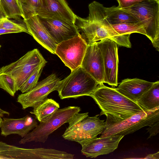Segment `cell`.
Instances as JSON below:
<instances>
[{"label": "cell", "mask_w": 159, "mask_h": 159, "mask_svg": "<svg viewBox=\"0 0 159 159\" xmlns=\"http://www.w3.org/2000/svg\"><path fill=\"white\" fill-rule=\"evenodd\" d=\"M89 15L86 18L77 16L75 24L82 38L88 45L106 39H110L121 46L130 48V34L120 35L105 18L102 4L93 1L89 5Z\"/></svg>", "instance_id": "cell-1"}, {"label": "cell", "mask_w": 159, "mask_h": 159, "mask_svg": "<svg viewBox=\"0 0 159 159\" xmlns=\"http://www.w3.org/2000/svg\"><path fill=\"white\" fill-rule=\"evenodd\" d=\"M89 96L101 110L100 115H109L115 119H126L144 111L137 102L118 92L115 88L99 84Z\"/></svg>", "instance_id": "cell-2"}, {"label": "cell", "mask_w": 159, "mask_h": 159, "mask_svg": "<svg viewBox=\"0 0 159 159\" xmlns=\"http://www.w3.org/2000/svg\"><path fill=\"white\" fill-rule=\"evenodd\" d=\"M88 114H76L68 123L69 125L62 136L63 138L81 145L101 134L106 127V122L100 119L99 115L89 117Z\"/></svg>", "instance_id": "cell-3"}, {"label": "cell", "mask_w": 159, "mask_h": 159, "mask_svg": "<svg viewBox=\"0 0 159 159\" xmlns=\"http://www.w3.org/2000/svg\"><path fill=\"white\" fill-rule=\"evenodd\" d=\"M106 127L100 137L103 138L131 134L145 127L150 126L159 120V108L152 111L145 110L124 120L115 119L109 115Z\"/></svg>", "instance_id": "cell-4"}, {"label": "cell", "mask_w": 159, "mask_h": 159, "mask_svg": "<svg viewBox=\"0 0 159 159\" xmlns=\"http://www.w3.org/2000/svg\"><path fill=\"white\" fill-rule=\"evenodd\" d=\"M122 9L132 14L143 25L146 36L159 51V0H144L130 7Z\"/></svg>", "instance_id": "cell-5"}, {"label": "cell", "mask_w": 159, "mask_h": 159, "mask_svg": "<svg viewBox=\"0 0 159 159\" xmlns=\"http://www.w3.org/2000/svg\"><path fill=\"white\" fill-rule=\"evenodd\" d=\"M99 84L80 66L71 71L68 76L61 80L57 91L61 99L76 98L84 96H89Z\"/></svg>", "instance_id": "cell-6"}, {"label": "cell", "mask_w": 159, "mask_h": 159, "mask_svg": "<svg viewBox=\"0 0 159 159\" xmlns=\"http://www.w3.org/2000/svg\"><path fill=\"white\" fill-rule=\"evenodd\" d=\"M81 109L77 106H69L58 109L54 114L40 124L22 138L19 141L20 144L34 142L44 143L49 136L64 124L68 123Z\"/></svg>", "instance_id": "cell-7"}, {"label": "cell", "mask_w": 159, "mask_h": 159, "mask_svg": "<svg viewBox=\"0 0 159 159\" xmlns=\"http://www.w3.org/2000/svg\"><path fill=\"white\" fill-rule=\"evenodd\" d=\"M47 61L37 48L29 51L17 61L0 68V75L5 74L14 80L17 91L35 69Z\"/></svg>", "instance_id": "cell-8"}, {"label": "cell", "mask_w": 159, "mask_h": 159, "mask_svg": "<svg viewBox=\"0 0 159 159\" xmlns=\"http://www.w3.org/2000/svg\"><path fill=\"white\" fill-rule=\"evenodd\" d=\"M87 46L80 34L58 44L55 54L72 71L81 66Z\"/></svg>", "instance_id": "cell-9"}, {"label": "cell", "mask_w": 159, "mask_h": 159, "mask_svg": "<svg viewBox=\"0 0 159 159\" xmlns=\"http://www.w3.org/2000/svg\"><path fill=\"white\" fill-rule=\"evenodd\" d=\"M61 82L55 74H52L38 82L30 91L19 95L17 101L21 105L23 109L33 108L47 99L51 93L57 91Z\"/></svg>", "instance_id": "cell-10"}, {"label": "cell", "mask_w": 159, "mask_h": 159, "mask_svg": "<svg viewBox=\"0 0 159 159\" xmlns=\"http://www.w3.org/2000/svg\"><path fill=\"white\" fill-rule=\"evenodd\" d=\"M102 54L104 77V83L112 86L118 85V57L117 44L110 39L97 42Z\"/></svg>", "instance_id": "cell-11"}, {"label": "cell", "mask_w": 159, "mask_h": 159, "mask_svg": "<svg viewBox=\"0 0 159 159\" xmlns=\"http://www.w3.org/2000/svg\"><path fill=\"white\" fill-rule=\"evenodd\" d=\"M37 16L41 23L57 44L80 35L74 23L58 18Z\"/></svg>", "instance_id": "cell-12"}, {"label": "cell", "mask_w": 159, "mask_h": 159, "mask_svg": "<svg viewBox=\"0 0 159 159\" xmlns=\"http://www.w3.org/2000/svg\"><path fill=\"white\" fill-rule=\"evenodd\" d=\"M80 66L99 84L104 83L102 56L97 42L88 45Z\"/></svg>", "instance_id": "cell-13"}, {"label": "cell", "mask_w": 159, "mask_h": 159, "mask_svg": "<svg viewBox=\"0 0 159 159\" xmlns=\"http://www.w3.org/2000/svg\"><path fill=\"white\" fill-rule=\"evenodd\" d=\"M124 137L116 135L103 138L97 137L81 145V152L86 157L91 158L109 154L117 148Z\"/></svg>", "instance_id": "cell-14"}, {"label": "cell", "mask_w": 159, "mask_h": 159, "mask_svg": "<svg viewBox=\"0 0 159 159\" xmlns=\"http://www.w3.org/2000/svg\"><path fill=\"white\" fill-rule=\"evenodd\" d=\"M37 15L58 18L74 23L76 16L65 0H39Z\"/></svg>", "instance_id": "cell-15"}, {"label": "cell", "mask_w": 159, "mask_h": 159, "mask_svg": "<svg viewBox=\"0 0 159 159\" xmlns=\"http://www.w3.org/2000/svg\"><path fill=\"white\" fill-rule=\"evenodd\" d=\"M23 21L34 39L51 53L55 54L57 44L41 23L37 15L24 19Z\"/></svg>", "instance_id": "cell-16"}, {"label": "cell", "mask_w": 159, "mask_h": 159, "mask_svg": "<svg viewBox=\"0 0 159 159\" xmlns=\"http://www.w3.org/2000/svg\"><path fill=\"white\" fill-rule=\"evenodd\" d=\"M2 119L1 134L5 137L17 134L23 138L38 125L35 119L29 115L19 119L3 118Z\"/></svg>", "instance_id": "cell-17"}, {"label": "cell", "mask_w": 159, "mask_h": 159, "mask_svg": "<svg viewBox=\"0 0 159 159\" xmlns=\"http://www.w3.org/2000/svg\"><path fill=\"white\" fill-rule=\"evenodd\" d=\"M154 82L135 78L122 80L116 90L127 98L137 102L142 95L148 90Z\"/></svg>", "instance_id": "cell-18"}, {"label": "cell", "mask_w": 159, "mask_h": 159, "mask_svg": "<svg viewBox=\"0 0 159 159\" xmlns=\"http://www.w3.org/2000/svg\"><path fill=\"white\" fill-rule=\"evenodd\" d=\"M105 18L111 25L124 23L138 22L137 19L132 14L118 6L104 7Z\"/></svg>", "instance_id": "cell-19"}, {"label": "cell", "mask_w": 159, "mask_h": 159, "mask_svg": "<svg viewBox=\"0 0 159 159\" xmlns=\"http://www.w3.org/2000/svg\"><path fill=\"white\" fill-rule=\"evenodd\" d=\"M137 103L145 110L152 111L159 108V81L154 82Z\"/></svg>", "instance_id": "cell-20"}, {"label": "cell", "mask_w": 159, "mask_h": 159, "mask_svg": "<svg viewBox=\"0 0 159 159\" xmlns=\"http://www.w3.org/2000/svg\"><path fill=\"white\" fill-rule=\"evenodd\" d=\"M60 108L59 104L52 98H47L33 107L31 112L39 122L44 121L51 116Z\"/></svg>", "instance_id": "cell-21"}, {"label": "cell", "mask_w": 159, "mask_h": 159, "mask_svg": "<svg viewBox=\"0 0 159 159\" xmlns=\"http://www.w3.org/2000/svg\"><path fill=\"white\" fill-rule=\"evenodd\" d=\"M0 7L8 19L19 20L22 17V10L17 0H0Z\"/></svg>", "instance_id": "cell-22"}, {"label": "cell", "mask_w": 159, "mask_h": 159, "mask_svg": "<svg viewBox=\"0 0 159 159\" xmlns=\"http://www.w3.org/2000/svg\"><path fill=\"white\" fill-rule=\"evenodd\" d=\"M115 31L120 35L140 33L146 36L143 25L139 22L135 23H124L111 25Z\"/></svg>", "instance_id": "cell-23"}, {"label": "cell", "mask_w": 159, "mask_h": 159, "mask_svg": "<svg viewBox=\"0 0 159 159\" xmlns=\"http://www.w3.org/2000/svg\"><path fill=\"white\" fill-rule=\"evenodd\" d=\"M46 63H43L37 68L22 85L19 90L22 93L30 91L35 86Z\"/></svg>", "instance_id": "cell-24"}, {"label": "cell", "mask_w": 159, "mask_h": 159, "mask_svg": "<svg viewBox=\"0 0 159 159\" xmlns=\"http://www.w3.org/2000/svg\"><path fill=\"white\" fill-rule=\"evenodd\" d=\"M24 19L37 15L39 6V0H25L19 2Z\"/></svg>", "instance_id": "cell-25"}, {"label": "cell", "mask_w": 159, "mask_h": 159, "mask_svg": "<svg viewBox=\"0 0 159 159\" xmlns=\"http://www.w3.org/2000/svg\"><path fill=\"white\" fill-rule=\"evenodd\" d=\"M0 88L14 96L17 91L16 85L14 79L5 74L0 75Z\"/></svg>", "instance_id": "cell-26"}, {"label": "cell", "mask_w": 159, "mask_h": 159, "mask_svg": "<svg viewBox=\"0 0 159 159\" xmlns=\"http://www.w3.org/2000/svg\"><path fill=\"white\" fill-rule=\"evenodd\" d=\"M120 9L127 8L132 6L144 0H117Z\"/></svg>", "instance_id": "cell-27"}, {"label": "cell", "mask_w": 159, "mask_h": 159, "mask_svg": "<svg viewBox=\"0 0 159 159\" xmlns=\"http://www.w3.org/2000/svg\"><path fill=\"white\" fill-rule=\"evenodd\" d=\"M146 129L148 130V132L149 133V135L148 139L157 134L159 132V120L155 122Z\"/></svg>", "instance_id": "cell-28"}, {"label": "cell", "mask_w": 159, "mask_h": 159, "mask_svg": "<svg viewBox=\"0 0 159 159\" xmlns=\"http://www.w3.org/2000/svg\"><path fill=\"white\" fill-rule=\"evenodd\" d=\"M20 32H21L20 31L18 30L6 29H0V35L6 34L18 33Z\"/></svg>", "instance_id": "cell-29"}, {"label": "cell", "mask_w": 159, "mask_h": 159, "mask_svg": "<svg viewBox=\"0 0 159 159\" xmlns=\"http://www.w3.org/2000/svg\"><path fill=\"white\" fill-rule=\"evenodd\" d=\"M144 159H159V152L153 154H150L147 155Z\"/></svg>", "instance_id": "cell-30"}, {"label": "cell", "mask_w": 159, "mask_h": 159, "mask_svg": "<svg viewBox=\"0 0 159 159\" xmlns=\"http://www.w3.org/2000/svg\"><path fill=\"white\" fill-rule=\"evenodd\" d=\"M6 18L7 17L0 7V22Z\"/></svg>", "instance_id": "cell-31"}, {"label": "cell", "mask_w": 159, "mask_h": 159, "mask_svg": "<svg viewBox=\"0 0 159 159\" xmlns=\"http://www.w3.org/2000/svg\"><path fill=\"white\" fill-rule=\"evenodd\" d=\"M9 113L8 112L3 110L0 108V117H3L4 115L5 114L9 116Z\"/></svg>", "instance_id": "cell-32"}, {"label": "cell", "mask_w": 159, "mask_h": 159, "mask_svg": "<svg viewBox=\"0 0 159 159\" xmlns=\"http://www.w3.org/2000/svg\"><path fill=\"white\" fill-rule=\"evenodd\" d=\"M2 120L3 119L1 117H0V128H1L2 125Z\"/></svg>", "instance_id": "cell-33"}, {"label": "cell", "mask_w": 159, "mask_h": 159, "mask_svg": "<svg viewBox=\"0 0 159 159\" xmlns=\"http://www.w3.org/2000/svg\"><path fill=\"white\" fill-rule=\"evenodd\" d=\"M17 1L19 2H21L24 1L25 0H17Z\"/></svg>", "instance_id": "cell-34"}, {"label": "cell", "mask_w": 159, "mask_h": 159, "mask_svg": "<svg viewBox=\"0 0 159 159\" xmlns=\"http://www.w3.org/2000/svg\"><path fill=\"white\" fill-rule=\"evenodd\" d=\"M1 47V46L0 45V48Z\"/></svg>", "instance_id": "cell-35"}]
</instances>
